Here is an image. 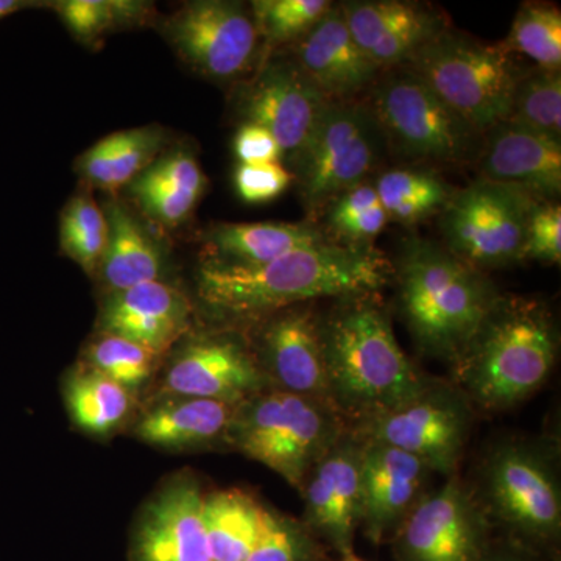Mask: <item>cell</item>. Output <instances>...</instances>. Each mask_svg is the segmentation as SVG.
Wrapping results in <instances>:
<instances>
[{"label": "cell", "instance_id": "e575fe53", "mask_svg": "<svg viewBox=\"0 0 561 561\" xmlns=\"http://www.w3.org/2000/svg\"><path fill=\"white\" fill-rule=\"evenodd\" d=\"M323 545L305 524L265 507L256 542L245 561H324Z\"/></svg>", "mask_w": 561, "mask_h": 561}, {"label": "cell", "instance_id": "5b68a950", "mask_svg": "<svg viewBox=\"0 0 561 561\" xmlns=\"http://www.w3.org/2000/svg\"><path fill=\"white\" fill-rule=\"evenodd\" d=\"M348 426L331 402L265 389L236 405L225 440L300 491Z\"/></svg>", "mask_w": 561, "mask_h": 561}, {"label": "cell", "instance_id": "d590c367", "mask_svg": "<svg viewBox=\"0 0 561 561\" xmlns=\"http://www.w3.org/2000/svg\"><path fill=\"white\" fill-rule=\"evenodd\" d=\"M87 359L88 367L131 393L149 381L160 354L127 339L102 334L88 350Z\"/></svg>", "mask_w": 561, "mask_h": 561}, {"label": "cell", "instance_id": "f35d334b", "mask_svg": "<svg viewBox=\"0 0 561 561\" xmlns=\"http://www.w3.org/2000/svg\"><path fill=\"white\" fill-rule=\"evenodd\" d=\"M131 192L149 216L165 225H179L190 217L201 198L169 186L144 171L133 181Z\"/></svg>", "mask_w": 561, "mask_h": 561}, {"label": "cell", "instance_id": "60d3db41", "mask_svg": "<svg viewBox=\"0 0 561 561\" xmlns=\"http://www.w3.org/2000/svg\"><path fill=\"white\" fill-rule=\"evenodd\" d=\"M526 260L559 264L561 260V208L559 203H538L527 228Z\"/></svg>", "mask_w": 561, "mask_h": 561}, {"label": "cell", "instance_id": "d6986e66", "mask_svg": "<svg viewBox=\"0 0 561 561\" xmlns=\"http://www.w3.org/2000/svg\"><path fill=\"white\" fill-rule=\"evenodd\" d=\"M203 505L205 494L192 479L165 486L140 515L130 561H213Z\"/></svg>", "mask_w": 561, "mask_h": 561}, {"label": "cell", "instance_id": "30bf717a", "mask_svg": "<svg viewBox=\"0 0 561 561\" xmlns=\"http://www.w3.org/2000/svg\"><path fill=\"white\" fill-rule=\"evenodd\" d=\"M382 144L368 105L328 103L311 138L291 160L306 208H323L342 192L367 181L381 157Z\"/></svg>", "mask_w": 561, "mask_h": 561}, {"label": "cell", "instance_id": "9a60e30c", "mask_svg": "<svg viewBox=\"0 0 561 561\" xmlns=\"http://www.w3.org/2000/svg\"><path fill=\"white\" fill-rule=\"evenodd\" d=\"M330 102L297 62H273L245 92L242 111L245 124L271 133L284 157L294 160Z\"/></svg>", "mask_w": 561, "mask_h": 561}, {"label": "cell", "instance_id": "4316f807", "mask_svg": "<svg viewBox=\"0 0 561 561\" xmlns=\"http://www.w3.org/2000/svg\"><path fill=\"white\" fill-rule=\"evenodd\" d=\"M164 142L165 133L158 127L113 133L81 154L79 172L101 190H121L150 168Z\"/></svg>", "mask_w": 561, "mask_h": 561}, {"label": "cell", "instance_id": "cb8c5ba5", "mask_svg": "<svg viewBox=\"0 0 561 561\" xmlns=\"http://www.w3.org/2000/svg\"><path fill=\"white\" fill-rule=\"evenodd\" d=\"M236 405L175 397L147 412L136 426L140 440L158 448H191L225 438Z\"/></svg>", "mask_w": 561, "mask_h": 561}, {"label": "cell", "instance_id": "484cf974", "mask_svg": "<svg viewBox=\"0 0 561 561\" xmlns=\"http://www.w3.org/2000/svg\"><path fill=\"white\" fill-rule=\"evenodd\" d=\"M105 216L108 243L99 273L111 294L160 280L161 251L130 210L119 202H111Z\"/></svg>", "mask_w": 561, "mask_h": 561}, {"label": "cell", "instance_id": "e0dca14e", "mask_svg": "<svg viewBox=\"0 0 561 561\" xmlns=\"http://www.w3.org/2000/svg\"><path fill=\"white\" fill-rule=\"evenodd\" d=\"M341 10L351 36L379 70L408 65L448 22L431 7L402 0H353Z\"/></svg>", "mask_w": 561, "mask_h": 561}, {"label": "cell", "instance_id": "4dcf8cb0", "mask_svg": "<svg viewBox=\"0 0 561 561\" xmlns=\"http://www.w3.org/2000/svg\"><path fill=\"white\" fill-rule=\"evenodd\" d=\"M327 220L332 234L345 242L343 245L354 249H371V242L389 224L375 184L368 181L356 184L331 201Z\"/></svg>", "mask_w": 561, "mask_h": 561}, {"label": "cell", "instance_id": "f546056e", "mask_svg": "<svg viewBox=\"0 0 561 561\" xmlns=\"http://www.w3.org/2000/svg\"><path fill=\"white\" fill-rule=\"evenodd\" d=\"M373 184L389 221L405 227L440 214L456 192L440 176L411 169L383 172Z\"/></svg>", "mask_w": 561, "mask_h": 561}, {"label": "cell", "instance_id": "7c38bea8", "mask_svg": "<svg viewBox=\"0 0 561 561\" xmlns=\"http://www.w3.org/2000/svg\"><path fill=\"white\" fill-rule=\"evenodd\" d=\"M491 523L468 485L449 476L427 490L391 535L394 561H479L489 548Z\"/></svg>", "mask_w": 561, "mask_h": 561}, {"label": "cell", "instance_id": "836d02e7", "mask_svg": "<svg viewBox=\"0 0 561 561\" xmlns=\"http://www.w3.org/2000/svg\"><path fill=\"white\" fill-rule=\"evenodd\" d=\"M60 243L84 272H99L108 243V220L90 195H76L62 210Z\"/></svg>", "mask_w": 561, "mask_h": 561}, {"label": "cell", "instance_id": "44dd1931", "mask_svg": "<svg viewBox=\"0 0 561 561\" xmlns=\"http://www.w3.org/2000/svg\"><path fill=\"white\" fill-rule=\"evenodd\" d=\"M478 158L482 180L515 187L538 202H556L560 195V140L504 121L483 133Z\"/></svg>", "mask_w": 561, "mask_h": 561}, {"label": "cell", "instance_id": "7a4b0ae2", "mask_svg": "<svg viewBox=\"0 0 561 561\" xmlns=\"http://www.w3.org/2000/svg\"><path fill=\"white\" fill-rule=\"evenodd\" d=\"M320 334L328 394L350 426L400 408L432 382L405 356L373 295L341 298L320 317Z\"/></svg>", "mask_w": 561, "mask_h": 561}, {"label": "cell", "instance_id": "4fadbf2b", "mask_svg": "<svg viewBox=\"0 0 561 561\" xmlns=\"http://www.w3.org/2000/svg\"><path fill=\"white\" fill-rule=\"evenodd\" d=\"M165 32L192 68L220 80L245 72L260 43L249 11L241 3L224 0L187 3L169 20Z\"/></svg>", "mask_w": 561, "mask_h": 561}, {"label": "cell", "instance_id": "f1b7e54d", "mask_svg": "<svg viewBox=\"0 0 561 561\" xmlns=\"http://www.w3.org/2000/svg\"><path fill=\"white\" fill-rule=\"evenodd\" d=\"M66 404L80 430L105 435L117 430L131 411V393L92 368H80L69 376Z\"/></svg>", "mask_w": 561, "mask_h": 561}, {"label": "cell", "instance_id": "1f68e13d", "mask_svg": "<svg viewBox=\"0 0 561 561\" xmlns=\"http://www.w3.org/2000/svg\"><path fill=\"white\" fill-rule=\"evenodd\" d=\"M505 50L530 58L537 68H561V11L551 3L527 2L516 13Z\"/></svg>", "mask_w": 561, "mask_h": 561}, {"label": "cell", "instance_id": "8d00e7d4", "mask_svg": "<svg viewBox=\"0 0 561 561\" xmlns=\"http://www.w3.org/2000/svg\"><path fill=\"white\" fill-rule=\"evenodd\" d=\"M332 9L328 0H260L253 20L260 36L271 44L300 39Z\"/></svg>", "mask_w": 561, "mask_h": 561}, {"label": "cell", "instance_id": "d4e9b609", "mask_svg": "<svg viewBox=\"0 0 561 561\" xmlns=\"http://www.w3.org/2000/svg\"><path fill=\"white\" fill-rule=\"evenodd\" d=\"M323 232L309 224H220L210 228L206 243L221 264L257 265L290 251L327 242Z\"/></svg>", "mask_w": 561, "mask_h": 561}, {"label": "cell", "instance_id": "6da1fadb", "mask_svg": "<svg viewBox=\"0 0 561 561\" xmlns=\"http://www.w3.org/2000/svg\"><path fill=\"white\" fill-rule=\"evenodd\" d=\"M387 280L389 267L376 251L327 241L264 264L208 262L198 271L197 291L213 312L256 319L321 298L375 295Z\"/></svg>", "mask_w": 561, "mask_h": 561}, {"label": "cell", "instance_id": "ac0fdd59", "mask_svg": "<svg viewBox=\"0 0 561 561\" xmlns=\"http://www.w3.org/2000/svg\"><path fill=\"white\" fill-rule=\"evenodd\" d=\"M265 389L268 381L260 362L231 337H206L184 346L164 379V390L173 397L230 404H241Z\"/></svg>", "mask_w": 561, "mask_h": 561}, {"label": "cell", "instance_id": "d6a6232c", "mask_svg": "<svg viewBox=\"0 0 561 561\" xmlns=\"http://www.w3.org/2000/svg\"><path fill=\"white\" fill-rule=\"evenodd\" d=\"M507 121L561 142L560 70L537 68L522 72Z\"/></svg>", "mask_w": 561, "mask_h": 561}, {"label": "cell", "instance_id": "f6af8a7d", "mask_svg": "<svg viewBox=\"0 0 561 561\" xmlns=\"http://www.w3.org/2000/svg\"><path fill=\"white\" fill-rule=\"evenodd\" d=\"M341 561H364L359 559V557L354 556V553H350V556L342 557Z\"/></svg>", "mask_w": 561, "mask_h": 561}, {"label": "cell", "instance_id": "277c9868", "mask_svg": "<svg viewBox=\"0 0 561 561\" xmlns=\"http://www.w3.org/2000/svg\"><path fill=\"white\" fill-rule=\"evenodd\" d=\"M557 360V334L541 305L512 298L486 317L456 364L457 386L471 404L505 411L541 389Z\"/></svg>", "mask_w": 561, "mask_h": 561}, {"label": "cell", "instance_id": "ffe728a7", "mask_svg": "<svg viewBox=\"0 0 561 561\" xmlns=\"http://www.w3.org/2000/svg\"><path fill=\"white\" fill-rule=\"evenodd\" d=\"M257 362L272 389L331 402L320 317L311 309L273 313L262 332Z\"/></svg>", "mask_w": 561, "mask_h": 561}, {"label": "cell", "instance_id": "8fae6325", "mask_svg": "<svg viewBox=\"0 0 561 561\" xmlns=\"http://www.w3.org/2000/svg\"><path fill=\"white\" fill-rule=\"evenodd\" d=\"M472 424L471 402L448 383L431 382L400 408L351 424L364 440L411 454L434 472L456 474Z\"/></svg>", "mask_w": 561, "mask_h": 561}, {"label": "cell", "instance_id": "7402d4cb", "mask_svg": "<svg viewBox=\"0 0 561 561\" xmlns=\"http://www.w3.org/2000/svg\"><path fill=\"white\" fill-rule=\"evenodd\" d=\"M295 62L331 102L353 101L381 73L351 36L341 7H332L298 39Z\"/></svg>", "mask_w": 561, "mask_h": 561}, {"label": "cell", "instance_id": "74e56055", "mask_svg": "<svg viewBox=\"0 0 561 561\" xmlns=\"http://www.w3.org/2000/svg\"><path fill=\"white\" fill-rule=\"evenodd\" d=\"M66 27L81 43H94L121 22L139 20L144 7L121 0H65L55 3Z\"/></svg>", "mask_w": 561, "mask_h": 561}, {"label": "cell", "instance_id": "8992f818", "mask_svg": "<svg viewBox=\"0 0 561 561\" xmlns=\"http://www.w3.org/2000/svg\"><path fill=\"white\" fill-rule=\"evenodd\" d=\"M404 66L481 135L508 119L523 72L502 44L448 31Z\"/></svg>", "mask_w": 561, "mask_h": 561}, {"label": "cell", "instance_id": "603a6c76", "mask_svg": "<svg viewBox=\"0 0 561 561\" xmlns=\"http://www.w3.org/2000/svg\"><path fill=\"white\" fill-rule=\"evenodd\" d=\"M190 301L161 280L111 294L101 316L102 334L127 339L160 356L190 330Z\"/></svg>", "mask_w": 561, "mask_h": 561}, {"label": "cell", "instance_id": "ee69618b", "mask_svg": "<svg viewBox=\"0 0 561 561\" xmlns=\"http://www.w3.org/2000/svg\"><path fill=\"white\" fill-rule=\"evenodd\" d=\"M31 5H33V3L25 2V0H0V20L16 13V11L28 9Z\"/></svg>", "mask_w": 561, "mask_h": 561}, {"label": "cell", "instance_id": "ba28073f", "mask_svg": "<svg viewBox=\"0 0 561 561\" xmlns=\"http://www.w3.org/2000/svg\"><path fill=\"white\" fill-rule=\"evenodd\" d=\"M368 108L383 142L405 160L459 164L479 157L481 133L409 69L376 80Z\"/></svg>", "mask_w": 561, "mask_h": 561}, {"label": "cell", "instance_id": "83f0119b", "mask_svg": "<svg viewBox=\"0 0 561 561\" xmlns=\"http://www.w3.org/2000/svg\"><path fill=\"white\" fill-rule=\"evenodd\" d=\"M265 505L241 490L205 494L203 519L213 561H245L260 535Z\"/></svg>", "mask_w": 561, "mask_h": 561}, {"label": "cell", "instance_id": "b9f144b4", "mask_svg": "<svg viewBox=\"0 0 561 561\" xmlns=\"http://www.w3.org/2000/svg\"><path fill=\"white\" fill-rule=\"evenodd\" d=\"M234 153L239 164L250 165L280 162L284 158L278 140L273 138L271 133L245 122L236 135Z\"/></svg>", "mask_w": 561, "mask_h": 561}, {"label": "cell", "instance_id": "7bdbcfd3", "mask_svg": "<svg viewBox=\"0 0 561 561\" xmlns=\"http://www.w3.org/2000/svg\"><path fill=\"white\" fill-rule=\"evenodd\" d=\"M479 561H548L540 549L530 548L523 542L512 540H491Z\"/></svg>", "mask_w": 561, "mask_h": 561}, {"label": "cell", "instance_id": "52a82bcc", "mask_svg": "<svg viewBox=\"0 0 561 561\" xmlns=\"http://www.w3.org/2000/svg\"><path fill=\"white\" fill-rule=\"evenodd\" d=\"M481 501V500H479ZM483 511L508 538L542 549L561 534V489L556 453L546 443L508 440L483 465Z\"/></svg>", "mask_w": 561, "mask_h": 561}, {"label": "cell", "instance_id": "3957f363", "mask_svg": "<svg viewBox=\"0 0 561 561\" xmlns=\"http://www.w3.org/2000/svg\"><path fill=\"white\" fill-rule=\"evenodd\" d=\"M397 276L402 317L416 346L453 364L501 298L483 272L423 239L405 242Z\"/></svg>", "mask_w": 561, "mask_h": 561}, {"label": "cell", "instance_id": "5bb4252c", "mask_svg": "<svg viewBox=\"0 0 561 561\" xmlns=\"http://www.w3.org/2000/svg\"><path fill=\"white\" fill-rule=\"evenodd\" d=\"M364 440L351 427L309 471L300 493L305 524L342 557L353 552L360 524V457Z\"/></svg>", "mask_w": 561, "mask_h": 561}, {"label": "cell", "instance_id": "2e32d148", "mask_svg": "<svg viewBox=\"0 0 561 561\" xmlns=\"http://www.w3.org/2000/svg\"><path fill=\"white\" fill-rule=\"evenodd\" d=\"M364 440V438H362ZM434 471L411 454L364 440L360 457V524L373 542L389 540L426 493Z\"/></svg>", "mask_w": 561, "mask_h": 561}, {"label": "cell", "instance_id": "ab89813d", "mask_svg": "<svg viewBox=\"0 0 561 561\" xmlns=\"http://www.w3.org/2000/svg\"><path fill=\"white\" fill-rule=\"evenodd\" d=\"M295 181L283 162L268 164H239L234 173L239 197L250 205H262L278 198Z\"/></svg>", "mask_w": 561, "mask_h": 561}, {"label": "cell", "instance_id": "9c48e42d", "mask_svg": "<svg viewBox=\"0 0 561 561\" xmlns=\"http://www.w3.org/2000/svg\"><path fill=\"white\" fill-rule=\"evenodd\" d=\"M537 198L479 180L456 191L440 213L445 249L471 267L501 268L526 260L527 228Z\"/></svg>", "mask_w": 561, "mask_h": 561}]
</instances>
